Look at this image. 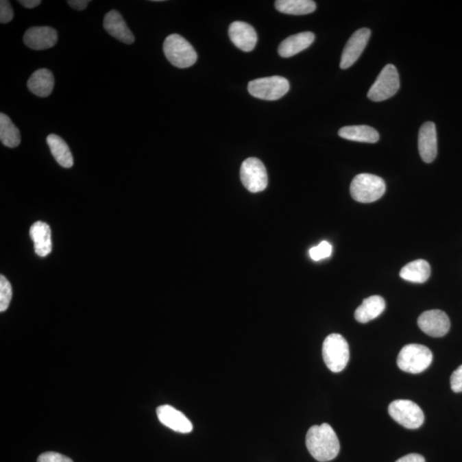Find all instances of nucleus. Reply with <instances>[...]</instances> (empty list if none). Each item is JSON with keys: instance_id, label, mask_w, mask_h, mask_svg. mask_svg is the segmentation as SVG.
<instances>
[{"instance_id": "9d476101", "label": "nucleus", "mask_w": 462, "mask_h": 462, "mask_svg": "<svg viewBox=\"0 0 462 462\" xmlns=\"http://www.w3.org/2000/svg\"><path fill=\"white\" fill-rule=\"evenodd\" d=\"M420 330L433 337L446 336L450 329V320L441 310H430L423 313L418 319Z\"/></svg>"}, {"instance_id": "a878e982", "label": "nucleus", "mask_w": 462, "mask_h": 462, "mask_svg": "<svg viewBox=\"0 0 462 462\" xmlns=\"http://www.w3.org/2000/svg\"><path fill=\"white\" fill-rule=\"evenodd\" d=\"M12 298V288L10 282L3 275L0 276V312L8 309Z\"/></svg>"}, {"instance_id": "393cba45", "label": "nucleus", "mask_w": 462, "mask_h": 462, "mask_svg": "<svg viewBox=\"0 0 462 462\" xmlns=\"http://www.w3.org/2000/svg\"><path fill=\"white\" fill-rule=\"evenodd\" d=\"M0 141L7 147H19L21 143L20 131L10 117L0 114Z\"/></svg>"}, {"instance_id": "cd10ccee", "label": "nucleus", "mask_w": 462, "mask_h": 462, "mask_svg": "<svg viewBox=\"0 0 462 462\" xmlns=\"http://www.w3.org/2000/svg\"><path fill=\"white\" fill-rule=\"evenodd\" d=\"M14 12L12 5L7 0L0 1V23H8L13 19Z\"/></svg>"}, {"instance_id": "f3484780", "label": "nucleus", "mask_w": 462, "mask_h": 462, "mask_svg": "<svg viewBox=\"0 0 462 462\" xmlns=\"http://www.w3.org/2000/svg\"><path fill=\"white\" fill-rule=\"evenodd\" d=\"M31 239L34 241V251L38 256L46 257L53 250L50 226L44 222L38 221L31 226Z\"/></svg>"}, {"instance_id": "c756f323", "label": "nucleus", "mask_w": 462, "mask_h": 462, "mask_svg": "<svg viewBox=\"0 0 462 462\" xmlns=\"http://www.w3.org/2000/svg\"><path fill=\"white\" fill-rule=\"evenodd\" d=\"M450 386L454 392H462V365L451 375Z\"/></svg>"}, {"instance_id": "2eb2a0df", "label": "nucleus", "mask_w": 462, "mask_h": 462, "mask_svg": "<svg viewBox=\"0 0 462 462\" xmlns=\"http://www.w3.org/2000/svg\"><path fill=\"white\" fill-rule=\"evenodd\" d=\"M419 151L426 163H432L437 154V136L435 123L426 122L420 127L419 133Z\"/></svg>"}, {"instance_id": "aec40b11", "label": "nucleus", "mask_w": 462, "mask_h": 462, "mask_svg": "<svg viewBox=\"0 0 462 462\" xmlns=\"http://www.w3.org/2000/svg\"><path fill=\"white\" fill-rule=\"evenodd\" d=\"M385 309L384 298L379 295H372L365 299L362 304L354 313V318L358 322L365 324L378 318Z\"/></svg>"}, {"instance_id": "6ab92c4d", "label": "nucleus", "mask_w": 462, "mask_h": 462, "mask_svg": "<svg viewBox=\"0 0 462 462\" xmlns=\"http://www.w3.org/2000/svg\"><path fill=\"white\" fill-rule=\"evenodd\" d=\"M27 88L34 95L39 97H47L51 94L54 88V77L47 69H40L34 72L27 81Z\"/></svg>"}, {"instance_id": "f257e3e1", "label": "nucleus", "mask_w": 462, "mask_h": 462, "mask_svg": "<svg viewBox=\"0 0 462 462\" xmlns=\"http://www.w3.org/2000/svg\"><path fill=\"white\" fill-rule=\"evenodd\" d=\"M306 446L311 456L320 462L335 459L340 451L339 437L332 427L326 423L313 426L308 430Z\"/></svg>"}, {"instance_id": "ddd939ff", "label": "nucleus", "mask_w": 462, "mask_h": 462, "mask_svg": "<svg viewBox=\"0 0 462 462\" xmlns=\"http://www.w3.org/2000/svg\"><path fill=\"white\" fill-rule=\"evenodd\" d=\"M158 419L168 428L180 433H189L193 430V425L184 413L170 405H163L157 409Z\"/></svg>"}, {"instance_id": "423d86ee", "label": "nucleus", "mask_w": 462, "mask_h": 462, "mask_svg": "<svg viewBox=\"0 0 462 462\" xmlns=\"http://www.w3.org/2000/svg\"><path fill=\"white\" fill-rule=\"evenodd\" d=\"M248 92L255 98L265 101H277L284 97L289 90V82L282 77L255 79L248 84Z\"/></svg>"}, {"instance_id": "bb28decb", "label": "nucleus", "mask_w": 462, "mask_h": 462, "mask_svg": "<svg viewBox=\"0 0 462 462\" xmlns=\"http://www.w3.org/2000/svg\"><path fill=\"white\" fill-rule=\"evenodd\" d=\"M332 253V247L328 241H324L318 246L313 247L310 250V257L313 260L319 261L330 256Z\"/></svg>"}, {"instance_id": "39448f33", "label": "nucleus", "mask_w": 462, "mask_h": 462, "mask_svg": "<svg viewBox=\"0 0 462 462\" xmlns=\"http://www.w3.org/2000/svg\"><path fill=\"white\" fill-rule=\"evenodd\" d=\"M433 358L432 351L428 348L420 344H409L400 352L398 365L403 372L418 374L430 367Z\"/></svg>"}, {"instance_id": "f03ea898", "label": "nucleus", "mask_w": 462, "mask_h": 462, "mask_svg": "<svg viewBox=\"0 0 462 462\" xmlns=\"http://www.w3.org/2000/svg\"><path fill=\"white\" fill-rule=\"evenodd\" d=\"M163 49L168 61L175 67H191L197 61L198 56L195 48L178 34H171L165 39Z\"/></svg>"}, {"instance_id": "412c9836", "label": "nucleus", "mask_w": 462, "mask_h": 462, "mask_svg": "<svg viewBox=\"0 0 462 462\" xmlns=\"http://www.w3.org/2000/svg\"><path fill=\"white\" fill-rule=\"evenodd\" d=\"M47 143L58 165L67 169L73 167L74 160L70 147L60 136L51 134L47 138Z\"/></svg>"}, {"instance_id": "7ed1b4c3", "label": "nucleus", "mask_w": 462, "mask_h": 462, "mask_svg": "<svg viewBox=\"0 0 462 462\" xmlns=\"http://www.w3.org/2000/svg\"><path fill=\"white\" fill-rule=\"evenodd\" d=\"M385 182L381 178L372 174H358L350 185L352 197L358 202L372 203L385 195Z\"/></svg>"}, {"instance_id": "f8f14e48", "label": "nucleus", "mask_w": 462, "mask_h": 462, "mask_svg": "<svg viewBox=\"0 0 462 462\" xmlns=\"http://www.w3.org/2000/svg\"><path fill=\"white\" fill-rule=\"evenodd\" d=\"M23 41L27 47L36 51L49 49L58 42V33L53 27H33L26 31Z\"/></svg>"}, {"instance_id": "a211bd4d", "label": "nucleus", "mask_w": 462, "mask_h": 462, "mask_svg": "<svg viewBox=\"0 0 462 462\" xmlns=\"http://www.w3.org/2000/svg\"><path fill=\"white\" fill-rule=\"evenodd\" d=\"M315 40V36L312 32L294 34L282 41L278 47V53L285 58L295 56L311 46Z\"/></svg>"}, {"instance_id": "2f4dec72", "label": "nucleus", "mask_w": 462, "mask_h": 462, "mask_svg": "<svg viewBox=\"0 0 462 462\" xmlns=\"http://www.w3.org/2000/svg\"><path fill=\"white\" fill-rule=\"evenodd\" d=\"M396 462H426L425 458L419 454H409L406 456L400 458Z\"/></svg>"}, {"instance_id": "b1692460", "label": "nucleus", "mask_w": 462, "mask_h": 462, "mask_svg": "<svg viewBox=\"0 0 462 462\" xmlns=\"http://www.w3.org/2000/svg\"><path fill=\"white\" fill-rule=\"evenodd\" d=\"M275 7L282 13L301 16L315 12L316 3L312 0H278Z\"/></svg>"}, {"instance_id": "4468645a", "label": "nucleus", "mask_w": 462, "mask_h": 462, "mask_svg": "<svg viewBox=\"0 0 462 462\" xmlns=\"http://www.w3.org/2000/svg\"><path fill=\"white\" fill-rule=\"evenodd\" d=\"M229 36L234 46L243 51H251L256 46V31L247 23L234 22L230 24Z\"/></svg>"}, {"instance_id": "6e6552de", "label": "nucleus", "mask_w": 462, "mask_h": 462, "mask_svg": "<svg viewBox=\"0 0 462 462\" xmlns=\"http://www.w3.org/2000/svg\"><path fill=\"white\" fill-rule=\"evenodd\" d=\"M400 88L398 70L393 64H387L378 75L377 80L369 89L367 97L372 101L380 102L393 97Z\"/></svg>"}, {"instance_id": "20e7f679", "label": "nucleus", "mask_w": 462, "mask_h": 462, "mask_svg": "<svg viewBox=\"0 0 462 462\" xmlns=\"http://www.w3.org/2000/svg\"><path fill=\"white\" fill-rule=\"evenodd\" d=\"M323 358L326 367L333 372H340L350 361V346L340 334H330L323 343Z\"/></svg>"}, {"instance_id": "9b49d317", "label": "nucleus", "mask_w": 462, "mask_h": 462, "mask_svg": "<svg viewBox=\"0 0 462 462\" xmlns=\"http://www.w3.org/2000/svg\"><path fill=\"white\" fill-rule=\"evenodd\" d=\"M370 36L371 30L365 27L355 31L344 47L342 57H341V69L346 70L358 60L367 47Z\"/></svg>"}, {"instance_id": "7c9ffc66", "label": "nucleus", "mask_w": 462, "mask_h": 462, "mask_svg": "<svg viewBox=\"0 0 462 462\" xmlns=\"http://www.w3.org/2000/svg\"><path fill=\"white\" fill-rule=\"evenodd\" d=\"M67 3L75 10H84L87 8L90 1L89 0H68Z\"/></svg>"}, {"instance_id": "dca6fc26", "label": "nucleus", "mask_w": 462, "mask_h": 462, "mask_svg": "<svg viewBox=\"0 0 462 462\" xmlns=\"http://www.w3.org/2000/svg\"><path fill=\"white\" fill-rule=\"evenodd\" d=\"M104 27L109 34L121 42L130 45L134 42V37L122 15L116 10L106 14L104 19Z\"/></svg>"}, {"instance_id": "5701e85b", "label": "nucleus", "mask_w": 462, "mask_h": 462, "mask_svg": "<svg viewBox=\"0 0 462 462\" xmlns=\"http://www.w3.org/2000/svg\"><path fill=\"white\" fill-rule=\"evenodd\" d=\"M430 276V267L425 260H417L406 264L400 271V277L406 281L424 284Z\"/></svg>"}, {"instance_id": "1a4fd4ad", "label": "nucleus", "mask_w": 462, "mask_h": 462, "mask_svg": "<svg viewBox=\"0 0 462 462\" xmlns=\"http://www.w3.org/2000/svg\"><path fill=\"white\" fill-rule=\"evenodd\" d=\"M241 181L244 187L251 193L265 191L268 184L267 169L257 158H248L241 164Z\"/></svg>"}, {"instance_id": "0eeeda50", "label": "nucleus", "mask_w": 462, "mask_h": 462, "mask_svg": "<svg viewBox=\"0 0 462 462\" xmlns=\"http://www.w3.org/2000/svg\"><path fill=\"white\" fill-rule=\"evenodd\" d=\"M391 418L406 429H418L425 422L422 409L409 400H396L389 406Z\"/></svg>"}, {"instance_id": "c85d7f7f", "label": "nucleus", "mask_w": 462, "mask_h": 462, "mask_svg": "<svg viewBox=\"0 0 462 462\" xmlns=\"http://www.w3.org/2000/svg\"><path fill=\"white\" fill-rule=\"evenodd\" d=\"M37 462H73V461L60 453L46 452L38 457Z\"/></svg>"}, {"instance_id": "4be33fe9", "label": "nucleus", "mask_w": 462, "mask_h": 462, "mask_svg": "<svg viewBox=\"0 0 462 462\" xmlns=\"http://www.w3.org/2000/svg\"><path fill=\"white\" fill-rule=\"evenodd\" d=\"M339 136L358 143H376L379 140V134L374 127L367 125H354L342 127Z\"/></svg>"}, {"instance_id": "473e14b6", "label": "nucleus", "mask_w": 462, "mask_h": 462, "mask_svg": "<svg viewBox=\"0 0 462 462\" xmlns=\"http://www.w3.org/2000/svg\"><path fill=\"white\" fill-rule=\"evenodd\" d=\"M19 3L27 9H33L39 6L41 1L40 0H19Z\"/></svg>"}]
</instances>
